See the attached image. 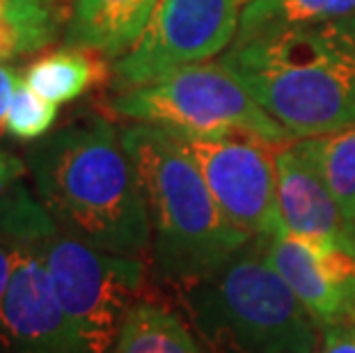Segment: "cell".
Returning a JSON list of instances; mask_svg holds the SVG:
<instances>
[{
    "label": "cell",
    "mask_w": 355,
    "mask_h": 353,
    "mask_svg": "<svg viewBox=\"0 0 355 353\" xmlns=\"http://www.w3.org/2000/svg\"><path fill=\"white\" fill-rule=\"evenodd\" d=\"M55 40V30L33 28L10 19H0V64L12 58L37 53V51L51 46Z\"/></svg>",
    "instance_id": "cell-18"
},
{
    "label": "cell",
    "mask_w": 355,
    "mask_h": 353,
    "mask_svg": "<svg viewBox=\"0 0 355 353\" xmlns=\"http://www.w3.org/2000/svg\"><path fill=\"white\" fill-rule=\"evenodd\" d=\"M112 115L172 133L245 131L268 142L296 140L257 103L239 78L218 62H198L122 89L108 101Z\"/></svg>",
    "instance_id": "cell-5"
},
{
    "label": "cell",
    "mask_w": 355,
    "mask_h": 353,
    "mask_svg": "<svg viewBox=\"0 0 355 353\" xmlns=\"http://www.w3.org/2000/svg\"><path fill=\"white\" fill-rule=\"evenodd\" d=\"M355 14V0H248L241 10L236 40L335 21Z\"/></svg>",
    "instance_id": "cell-15"
},
{
    "label": "cell",
    "mask_w": 355,
    "mask_h": 353,
    "mask_svg": "<svg viewBox=\"0 0 355 353\" xmlns=\"http://www.w3.org/2000/svg\"><path fill=\"white\" fill-rule=\"evenodd\" d=\"M316 353H355V317L328 326Z\"/></svg>",
    "instance_id": "cell-20"
},
{
    "label": "cell",
    "mask_w": 355,
    "mask_h": 353,
    "mask_svg": "<svg viewBox=\"0 0 355 353\" xmlns=\"http://www.w3.org/2000/svg\"><path fill=\"white\" fill-rule=\"evenodd\" d=\"M293 142L326 182L349 223L355 214V126Z\"/></svg>",
    "instance_id": "cell-16"
},
{
    "label": "cell",
    "mask_w": 355,
    "mask_h": 353,
    "mask_svg": "<svg viewBox=\"0 0 355 353\" xmlns=\"http://www.w3.org/2000/svg\"><path fill=\"white\" fill-rule=\"evenodd\" d=\"M24 85V78L19 76L17 69L10 64H0V138L5 136V117H7V108L14 99V92Z\"/></svg>",
    "instance_id": "cell-22"
},
{
    "label": "cell",
    "mask_w": 355,
    "mask_h": 353,
    "mask_svg": "<svg viewBox=\"0 0 355 353\" xmlns=\"http://www.w3.org/2000/svg\"><path fill=\"white\" fill-rule=\"evenodd\" d=\"M58 119V106L33 92L26 83L14 92L7 108L5 129L19 140H42Z\"/></svg>",
    "instance_id": "cell-17"
},
{
    "label": "cell",
    "mask_w": 355,
    "mask_h": 353,
    "mask_svg": "<svg viewBox=\"0 0 355 353\" xmlns=\"http://www.w3.org/2000/svg\"><path fill=\"white\" fill-rule=\"evenodd\" d=\"M49 225L51 218L26 234L10 236L17 257L0 307V353H80L35 241Z\"/></svg>",
    "instance_id": "cell-9"
},
{
    "label": "cell",
    "mask_w": 355,
    "mask_h": 353,
    "mask_svg": "<svg viewBox=\"0 0 355 353\" xmlns=\"http://www.w3.org/2000/svg\"><path fill=\"white\" fill-rule=\"evenodd\" d=\"M349 234H351V255L355 257V214L349 221Z\"/></svg>",
    "instance_id": "cell-24"
},
{
    "label": "cell",
    "mask_w": 355,
    "mask_h": 353,
    "mask_svg": "<svg viewBox=\"0 0 355 353\" xmlns=\"http://www.w3.org/2000/svg\"><path fill=\"white\" fill-rule=\"evenodd\" d=\"M266 257L316 326L328 328L355 317V257L351 252L316 246L282 230L266 236Z\"/></svg>",
    "instance_id": "cell-10"
},
{
    "label": "cell",
    "mask_w": 355,
    "mask_h": 353,
    "mask_svg": "<svg viewBox=\"0 0 355 353\" xmlns=\"http://www.w3.org/2000/svg\"><path fill=\"white\" fill-rule=\"evenodd\" d=\"M243 5L245 0H161L142 37L112 67L119 89L220 55L236 40Z\"/></svg>",
    "instance_id": "cell-7"
},
{
    "label": "cell",
    "mask_w": 355,
    "mask_h": 353,
    "mask_svg": "<svg viewBox=\"0 0 355 353\" xmlns=\"http://www.w3.org/2000/svg\"><path fill=\"white\" fill-rule=\"evenodd\" d=\"M105 76L103 55L78 46H64L42 55L24 74V83L51 103L78 99Z\"/></svg>",
    "instance_id": "cell-13"
},
{
    "label": "cell",
    "mask_w": 355,
    "mask_h": 353,
    "mask_svg": "<svg viewBox=\"0 0 355 353\" xmlns=\"http://www.w3.org/2000/svg\"><path fill=\"white\" fill-rule=\"evenodd\" d=\"M161 0H73L64 30L67 46L122 58L152 21Z\"/></svg>",
    "instance_id": "cell-12"
},
{
    "label": "cell",
    "mask_w": 355,
    "mask_h": 353,
    "mask_svg": "<svg viewBox=\"0 0 355 353\" xmlns=\"http://www.w3.org/2000/svg\"><path fill=\"white\" fill-rule=\"evenodd\" d=\"M112 353H202L179 314L156 303L128 310Z\"/></svg>",
    "instance_id": "cell-14"
},
{
    "label": "cell",
    "mask_w": 355,
    "mask_h": 353,
    "mask_svg": "<svg viewBox=\"0 0 355 353\" xmlns=\"http://www.w3.org/2000/svg\"><path fill=\"white\" fill-rule=\"evenodd\" d=\"M26 172H28L26 159H19L17 154L0 147V205L21 184V177H26Z\"/></svg>",
    "instance_id": "cell-21"
},
{
    "label": "cell",
    "mask_w": 355,
    "mask_h": 353,
    "mask_svg": "<svg viewBox=\"0 0 355 353\" xmlns=\"http://www.w3.org/2000/svg\"><path fill=\"white\" fill-rule=\"evenodd\" d=\"M0 19L58 33L55 0H0Z\"/></svg>",
    "instance_id": "cell-19"
},
{
    "label": "cell",
    "mask_w": 355,
    "mask_h": 353,
    "mask_svg": "<svg viewBox=\"0 0 355 353\" xmlns=\"http://www.w3.org/2000/svg\"><path fill=\"white\" fill-rule=\"evenodd\" d=\"M35 241L80 353H112L145 280L142 257L92 248L62 234L55 223Z\"/></svg>",
    "instance_id": "cell-6"
},
{
    "label": "cell",
    "mask_w": 355,
    "mask_h": 353,
    "mask_svg": "<svg viewBox=\"0 0 355 353\" xmlns=\"http://www.w3.org/2000/svg\"><path fill=\"white\" fill-rule=\"evenodd\" d=\"M220 62L293 138L355 126V14L234 40Z\"/></svg>",
    "instance_id": "cell-2"
},
{
    "label": "cell",
    "mask_w": 355,
    "mask_h": 353,
    "mask_svg": "<svg viewBox=\"0 0 355 353\" xmlns=\"http://www.w3.org/2000/svg\"><path fill=\"white\" fill-rule=\"evenodd\" d=\"M204 335L230 353H316V321L252 236L214 273L181 284Z\"/></svg>",
    "instance_id": "cell-4"
},
{
    "label": "cell",
    "mask_w": 355,
    "mask_h": 353,
    "mask_svg": "<svg viewBox=\"0 0 355 353\" xmlns=\"http://www.w3.org/2000/svg\"><path fill=\"white\" fill-rule=\"evenodd\" d=\"M14 257H17V243H14V239L0 232V307H3L7 287H10Z\"/></svg>",
    "instance_id": "cell-23"
},
{
    "label": "cell",
    "mask_w": 355,
    "mask_h": 353,
    "mask_svg": "<svg viewBox=\"0 0 355 353\" xmlns=\"http://www.w3.org/2000/svg\"><path fill=\"white\" fill-rule=\"evenodd\" d=\"M275 200L284 232L351 252L346 216L316 168L291 140L275 147Z\"/></svg>",
    "instance_id": "cell-11"
},
{
    "label": "cell",
    "mask_w": 355,
    "mask_h": 353,
    "mask_svg": "<svg viewBox=\"0 0 355 353\" xmlns=\"http://www.w3.org/2000/svg\"><path fill=\"white\" fill-rule=\"evenodd\" d=\"M200 168L225 218L250 236L282 232L275 200V147L245 131L175 133Z\"/></svg>",
    "instance_id": "cell-8"
},
{
    "label": "cell",
    "mask_w": 355,
    "mask_h": 353,
    "mask_svg": "<svg viewBox=\"0 0 355 353\" xmlns=\"http://www.w3.org/2000/svg\"><path fill=\"white\" fill-rule=\"evenodd\" d=\"M26 163L37 200L62 234L126 257L152 248L138 172L110 122L67 124L35 142Z\"/></svg>",
    "instance_id": "cell-1"
},
{
    "label": "cell",
    "mask_w": 355,
    "mask_h": 353,
    "mask_svg": "<svg viewBox=\"0 0 355 353\" xmlns=\"http://www.w3.org/2000/svg\"><path fill=\"white\" fill-rule=\"evenodd\" d=\"M119 136L138 172L152 225L149 250L165 280H200L250 241V234L225 218L175 133L152 124H131Z\"/></svg>",
    "instance_id": "cell-3"
}]
</instances>
